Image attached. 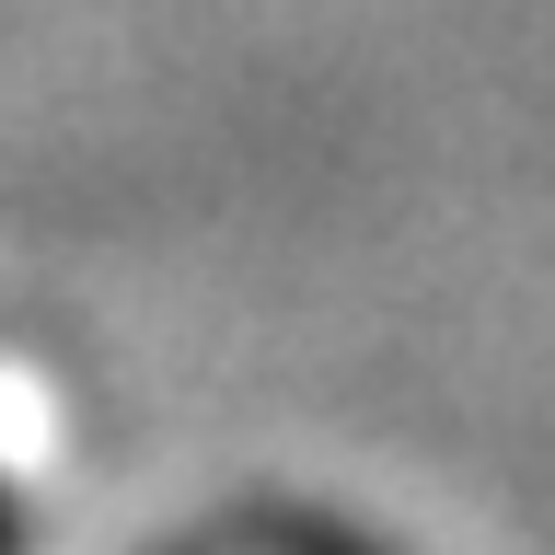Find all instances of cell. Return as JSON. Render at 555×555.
<instances>
[{
    "label": "cell",
    "instance_id": "1",
    "mask_svg": "<svg viewBox=\"0 0 555 555\" xmlns=\"http://www.w3.org/2000/svg\"><path fill=\"white\" fill-rule=\"evenodd\" d=\"M0 555H12V544H0Z\"/></svg>",
    "mask_w": 555,
    "mask_h": 555
}]
</instances>
